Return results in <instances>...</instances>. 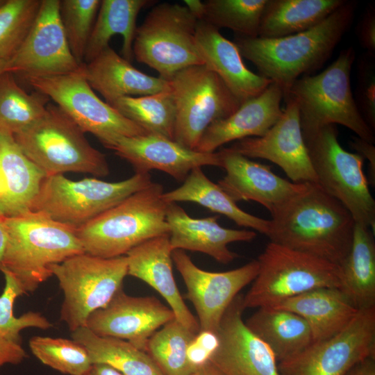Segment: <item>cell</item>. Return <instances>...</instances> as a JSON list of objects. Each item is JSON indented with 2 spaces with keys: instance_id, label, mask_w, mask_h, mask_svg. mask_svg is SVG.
Listing matches in <instances>:
<instances>
[{
  "instance_id": "1",
  "label": "cell",
  "mask_w": 375,
  "mask_h": 375,
  "mask_svg": "<svg viewBox=\"0 0 375 375\" xmlns=\"http://www.w3.org/2000/svg\"><path fill=\"white\" fill-rule=\"evenodd\" d=\"M270 242L339 266L351 246L356 222L350 212L315 183L271 213Z\"/></svg>"
},
{
  "instance_id": "2",
  "label": "cell",
  "mask_w": 375,
  "mask_h": 375,
  "mask_svg": "<svg viewBox=\"0 0 375 375\" xmlns=\"http://www.w3.org/2000/svg\"><path fill=\"white\" fill-rule=\"evenodd\" d=\"M356 2H345L323 22L301 33L274 38L236 37L240 54L283 94L301 76L320 68L350 28Z\"/></svg>"
},
{
  "instance_id": "3",
  "label": "cell",
  "mask_w": 375,
  "mask_h": 375,
  "mask_svg": "<svg viewBox=\"0 0 375 375\" xmlns=\"http://www.w3.org/2000/svg\"><path fill=\"white\" fill-rule=\"evenodd\" d=\"M8 238L0 271L10 274L25 294L52 276L50 268L85 253L76 228L30 211L6 218Z\"/></svg>"
},
{
  "instance_id": "4",
  "label": "cell",
  "mask_w": 375,
  "mask_h": 375,
  "mask_svg": "<svg viewBox=\"0 0 375 375\" xmlns=\"http://www.w3.org/2000/svg\"><path fill=\"white\" fill-rule=\"evenodd\" d=\"M163 193L162 185L152 182L76 228L84 252L116 258L147 240L169 233Z\"/></svg>"
},
{
  "instance_id": "5",
  "label": "cell",
  "mask_w": 375,
  "mask_h": 375,
  "mask_svg": "<svg viewBox=\"0 0 375 375\" xmlns=\"http://www.w3.org/2000/svg\"><path fill=\"white\" fill-rule=\"evenodd\" d=\"M352 47L342 50L324 71L297 79L284 94L297 103L302 133L340 124L357 137L374 143V130L361 114L353 96L351 72L355 60Z\"/></svg>"
},
{
  "instance_id": "6",
  "label": "cell",
  "mask_w": 375,
  "mask_h": 375,
  "mask_svg": "<svg viewBox=\"0 0 375 375\" xmlns=\"http://www.w3.org/2000/svg\"><path fill=\"white\" fill-rule=\"evenodd\" d=\"M13 138L47 176L67 172L106 176L110 173L106 156L94 148L85 133L51 102L39 119Z\"/></svg>"
},
{
  "instance_id": "7",
  "label": "cell",
  "mask_w": 375,
  "mask_h": 375,
  "mask_svg": "<svg viewBox=\"0 0 375 375\" xmlns=\"http://www.w3.org/2000/svg\"><path fill=\"white\" fill-rule=\"evenodd\" d=\"M258 272L243 296L244 309L273 307L319 288H342L340 266L269 242L259 255Z\"/></svg>"
},
{
  "instance_id": "8",
  "label": "cell",
  "mask_w": 375,
  "mask_h": 375,
  "mask_svg": "<svg viewBox=\"0 0 375 375\" xmlns=\"http://www.w3.org/2000/svg\"><path fill=\"white\" fill-rule=\"evenodd\" d=\"M303 135L317 184L350 212L356 223L374 233L375 201L363 171L364 159L341 146L336 125Z\"/></svg>"
},
{
  "instance_id": "9",
  "label": "cell",
  "mask_w": 375,
  "mask_h": 375,
  "mask_svg": "<svg viewBox=\"0 0 375 375\" xmlns=\"http://www.w3.org/2000/svg\"><path fill=\"white\" fill-rule=\"evenodd\" d=\"M152 183L149 173L117 182L95 178L72 181L57 174L43 181L31 211L78 228Z\"/></svg>"
},
{
  "instance_id": "10",
  "label": "cell",
  "mask_w": 375,
  "mask_h": 375,
  "mask_svg": "<svg viewBox=\"0 0 375 375\" xmlns=\"http://www.w3.org/2000/svg\"><path fill=\"white\" fill-rule=\"evenodd\" d=\"M198 21L185 6L157 4L136 28L133 58L166 81L184 68L203 65L195 43Z\"/></svg>"
},
{
  "instance_id": "11",
  "label": "cell",
  "mask_w": 375,
  "mask_h": 375,
  "mask_svg": "<svg viewBox=\"0 0 375 375\" xmlns=\"http://www.w3.org/2000/svg\"><path fill=\"white\" fill-rule=\"evenodd\" d=\"M64 295L60 320L71 332L85 326L89 316L106 307L128 275L126 256L103 258L85 253L50 268Z\"/></svg>"
},
{
  "instance_id": "12",
  "label": "cell",
  "mask_w": 375,
  "mask_h": 375,
  "mask_svg": "<svg viewBox=\"0 0 375 375\" xmlns=\"http://www.w3.org/2000/svg\"><path fill=\"white\" fill-rule=\"evenodd\" d=\"M176 106L174 140L196 150L207 128L242 104L223 81L204 65L184 68L168 81Z\"/></svg>"
},
{
  "instance_id": "13",
  "label": "cell",
  "mask_w": 375,
  "mask_h": 375,
  "mask_svg": "<svg viewBox=\"0 0 375 375\" xmlns=\"http://www.w3.org/2000/svg\"><path fill=\"white\" fill-rule=\"evenodd\" d=\"M26 81L35 91L52 100L85 133L94 135L107 149L118 138L148 133L102 101L83 71Z\"/></svg>"
},
{
  "instance_id": "14",
  "label": "cell",
  "mask_w": 375,
  "mask_h": 375,
  "mask_svg": "<svg viewBox=\"0 0 375 375\" xmlns=\"http://www.w3.org/2000/svg\"><path fill=\"white\" fill-rule=\"evenodd\" d=\"M369 358H375V308L360 310L342 331L312 342L277 367L279 375H345Z\"/></svg>"
},
{
  "instance_id": "15",
  "label": "cell",
  "mask_w": 375,
  "mask_h": 375,
  "mask_svg": "<svg viewBox=\"0 0 375 375\" xmlns=\"http://www.w3.org/2000/svg\"><path fill=\"white\" fill-rule=\"evenodd\" d=\"M60 0H41L23 42L6 62L5 72L28 79L83 71L69 49L59 12Z\"/></svg>"
},
{
  "instance_id": "16",
  "label": "cell",
  "mask_w": 375,
  "mask_h": 375,
  "mask_svg": "<svg viewBox=\"0 0 375 375\" xmlns=\"http://www.w3.org/2000/svg\"><path fill=\"white\" fill-rule=\"evenodd\" d=\"M172 256L186 286L185 297L196 310L199 331L216 333L228 306L256 277L258 260L229 271L212 272L198 267L183 250H173Z\"/></svg>"
},
{
  "instance_id": "17",
  "label": "cell",
  "mask_w": 375,
  "mask_h": 375,
  "mask_svg": "<svg viewBox=\"0 0 375 375\" xmlns=\"http://www.w3.org/2000/svg\"><path fill=\"white\" fill-rule=\"evenodd\" d=\"M283 99L285 107L281 116L264 135L235 141L228 148L247 158L265 159L276 164L293 183H317L304 141L297 105L290 97Z\"/></svg>"
},
{
  "instance_id": "18",
  "label": "cell",
  "mask_w": 375,
  "mask_h": 375,
  "mask_svg": "<svg viewBox=\"0 0 375 375\" xmlns=\"http://www.w3.org/2000/svg\"><path fill=\"white\" fill-rule=\"evenodd\" d=\"M175 319L172 309L154 297H133L119 290L108 305L93 312L85 327L99 336L126 340L146 351L150 338Z\"/></svg>"
},
{
  "instance_id": "19",
  "label": "cell",
  "mask_w": 375,
  "mask_h": 375,
  "mask_svg": "<svg viewBox=\"0 0 375 375\" xmlns=\"http://www.w3.org/2000/svg\"><path fill=\"white\" fill-rule=\"evenodd\" d=\"M242 298L238 294L226 310L216 332L219 344L208 362L223 375H279L273 352L242 319Z\"/></svg>"
},
{
  "instance_id": "20",
  "label": "cell",
  "mask_w": 375,
  "mask_h": 375,
  "mask_svg": "<svg viewBox=\"0 0 375 375\" xmlns=\"http://www.w3.org/2000/svg\"><path fill=\"white\" fill-rule=\"evenodd\" d=\"M108 149L128 162L135 173L146 174L156 169L180 182H183L196 167H221L218 152H200L174 140L151 133L118 138Z\"/></svg>"
},
{
  "instance_id": "21",
  "label": "cell",
  "mask_w": 375,
  "mask_h": 375,
  "mask_svg": "<svg viewBox=\"0 0 375 375\" xmlns=\"http://www.w3.org/2000/svg\"><path fill=\"white\" fill-rule=\"evenodd\" d=\"M218 153L226 174L217 184L236 203L253 201L271 214L306 186L307 183L283 178L270 166L253 161L229 148Z\"/></svg>"
},
{
  "instance_id": "22",
  "label": "cell",
  "mask_w": 375,
  "mask_h": 375,
  "mask_svg": "<svg viewBox=\"0 0 375 375\" xmlns=\"http://www.w3.org/2000/svg\"><path fill=\"white\" fill-rule=\"evenodd\" d=\"M219 215L191 217L177 203H167L166 220L170 247L173 250L199 251L222 264L238 257L228 245L235 242H250L256 237L253 231L226 228L220 226Z\"/></svg>"
},
{
  "instance_id": "23",
  "label": "cell",
  "mask_w": 375,
  "mask_h": 375,
  "mask_svg": "<svg viewBox=\"0 0 375 375\" xmlns=\"http://www.w3.org/2000/svg\"><path fill=\"white\" fill-rule=\"evenodd\" d=\"M172 253L169 233L147 240L125 255L128 275L156 290L167 301L175 319L197 334L200 330L199 322L184 302L175 282Z\"/></svg>"
},
{
  "instance_id": "24",
  "label": "cell",
  "mask_w": 375,
  "mask_h": 375,
  "mask_svg": "<svg viewBox=\"0 0 375 375\" xmlns=\"http://www.w3.org/2000/svg\"><path fill=\"white\" fill-rule=\"evenodd\" d=\"M283 97V90L272 83L260 94L243 102L233 114L210 125L196 151L213 153L230 142L264 135L281 116Z\"/></svg>"
},
{
  "instance_id": "25",
  "label": "cell",
  "mask_w": 375,
  "mask_h": 375,
  "mask_svg": "<svg viewBox=\"0 0 375 375\" xmlns=\"http://www.w3.org/2000/svg\"><path fill=\"white\" fill-rule=\"evenodd\" d=\"M195 43L203 64L223 81L241 103L258 96L272 83L249 69L234 42L203 20L198 21Z\"/></svg>"
},
{
  "instance_id": "26",
  "label": "cell",
  "mask_w": 375,
  "mask_h": 375,
  "mask_svg": "<svg viewBox=\"0 0 375 375\" xmlns=\"http://www.w3.org/2000/svg\"><path fill=\"white\" fill-rule=\"evenodd\" d=\"M47 174L22 151L10 133L0 132V215L31 211Z\"/></svg>"
},
{
  "instance_id": "27",
  "label": "cell",
  "mask_w": 375,
  "mask_h": 375,
  "mask_svg": "<svg viewBox=\"0 0 375 375\" xmlns=\"http://www.w3.org/2000/svg\"><path fill=\"white\" fill-rule=\"evenodd\" d=\"M83 74L109 105L121 97L149 95L170 88L168 81L140 72L110 46L84 64Z\"/></svg>"
},
{
  "instance_id": "28",
  "label": "cell",
  "mask_w": 375,
  "mask_h": 375,
  "mask_svg": "<svg viewBox=\"0 0 375 375\" xmlns=\"http://www.w3.org/2000/svg\"><path fill=\"white\" fill-rule=\"evenodd\" d=\"M303 317L311 331L312 342L332 337L355 317L358 310L338 288H319L286 299L273 307Z\"/></svg>"
},
{
  "instance_id": "29",
  "label": "cell",
  "mask_w": 375,
  "mask_h": 375,
  "mask_svg": "<svg viewBox=\"0 0 375 375\" xmlns=\"http://www.w3.org/2000/svg\"><path fill=\"white\" fill-rule=\"evenodd\" d=\"M244 323L270 348L277 363L297 355L312 343L306 321L290 311L258 308Z\"/></svg>"
},
{
  "instance_id": "30",
  "label": "cell",
  "mask_w": 375,
  "mask_h": 375,
  "mask_svg": "<svg viewBox=\"0 0 375 375\" xmlns=\"http://www.w3.org/2000/svg\"><path fill=\"white\" fill-rule=\"evenodd\" d=\"M149 0H101L84 56V64L92 61L109 46L111 38H123L122 57L130 62L133 58V44L140 10L151 4Z\"/></svg>"
},
{
  "instance_id": "31",
  "label": "cell",
  "mask_w": 375,
  "mask_h": 375,
  "mask_svg": "<svg viewBox=\"0 0 375 375\" xmlns=\"http://www.w3.org/2000/svg\"><path fill=\"white\" fill-rule=\"evenodd\" d=\"M162 198L167 203H196L227 217L240 226L252 228L265 235L269 231V220L249 214L239 208L218 184L207 177L201 167L193 169L180 187L164 192Z\"/></svg>"
},
{
  "instance_id": "32",
  "label": "cell",
  "mask_w": 375,
  "mask_h": 375,
  "mask_svg": "<svg viewBox=\"0 0 375 375\" xmlns=\"http://www.w3.org/2000/svg\"><path fill=\"white\" fill-rule=\"evenodd\" d=\"M344 0H268L258 37L274 38L307 31L327 18Z\"/></svg>"
},
{
  "instance_id": "33",
  "label": "cell",
  "mask_w": 375,
  "mask_h": 375,
  "mask_svg": "<svg viewBox=\"0 0 375 375\" xmlns=\"http://www.w3.org/2000/svg\"><path fill=\"white\" fill-rule=\"evenodd\" d=\"M374 233L356 223L350 251L341 265L342 290L358 310L375 308Z\"/></svg>"
},
{
  "instance_id": "34",
  "label": "cell",
  "mask_w": 375,
  "mask_h": 375,
  "mask_svg": "<svg viewBox=\"0 0 375 375\" xmlns=\"http://www.w3.org/2000/svg\"><path fill=\"white\" fill-rule=\"evenodd\" d=\"M71 333L87 349L92 364L108 365L124 375H162L146 351L126 340L99 336L85 326Z\"/></svg>"
},
{
  "instance_id": "35",
  "label": "cell",
  "mask_w": 375,
  "mask_h": 375,
  "mask_svg": "<svg viewBox=\"0 0 375 375\" xmlns=\"http://www.w3.org/2000/svg\"><path fill=\"white\" fill-rule=\"evenodd\" d=\"M110 105L148 133L174 140L176 106L170 88L149 95L121 97Z\"/></svg>"
},
{
  "instance_id": "36",
  "label": "cell",
  "mask_w": 375,
  "mask_h": 375,
  "mask_svg": "<svg viewBox=\"0 0 375 375\" xmlns=\"http://www.w3.org/2000/svg\"><path fill=\"white\" fill-rule=\"evenodd\" d=\"M49 102L41 92H26L13 74L4 71L0 75V132L13 135L25 129L44 114Z\"/></svg>"
},
{
  "instance_id": "37",
  "label": "cell",
  "mask_w": 375,
  "mask_h": 375,
  "mask_svg": "<svg viewBox=\"0 0 375 375\" xmlns=\"http://www.w3.org/2000/svg\"><path fill=\"white\" fill-rule=\"evenodd\" d=\"M195 335L174 319L150 338L146 352L162 375H191L187 349Z\"/></svg>"
},
{
  "instance_id": "38",
  "label": "cell",
  "mask_w": 375,
  "mask_h": 375,
  "mask_svg": "<svg viewBox=\"0 0 375 375\" xmlns=\"http://www.w3.org/2000/svg\"><path fill=\"white\" fill-rule=\"evenodd\" d=\"M268 0H208L202 20L217 29L229 28L238 36L258 37L261 17Z\"/></svg>"
},
{
  "instance_id": "39",
  "label": "cell",
  "mask_w": 375,
  "mask_h": 375,
  "mask_svg": "<svg viewBox=\"0 0 375 375\" xmlns=\"http://www.w3.org/2000/svg\"><path fill=\"white\" fill-rule=\"evenodd\" d=\"M28 346L42 363L64 374L85 375L92 365L87 349L73 339L36 335Z\"/></svg>"
},
{
  "instance_id": "40",
  "label": "cell",
  "mask_w": 375,
  "mask_h": 375,
  "mask_svg": "<svg viewBox=\"0 0 375 375\" xmlns=\"http://www.w3.org/2000/svg\"><path fill=\"white\" fill-rule=\"evenodd\" d=\"M101 0H60L62 26L76 61L84 64L87 44L94 24Z\"/></svg>"
},
{
  "instance_id": "41",
  "label": "cell",
  "mask_w": 375,
  "mask_h": 375,
  "mask_svg": "<svg viewBox=\"0 0 375 375\" xmlns=\"http://www.w3.org/2000/svg\"><path fill=\"white\" fill-rule=\"evenodd\" d=\"M41 0H4L0 5V58L17 50L38 13Z\"/></svg>"
},
{
  "instance_id": "42",
  "label": "cell",
  "mask_w": 375,
  "mask_h": 375,
  "mask_svg": "<svg viewBox=\"0 0 375 375\" xmlns=\"http://www.w3.org/2000/svg\"><path fill=\"white\" fill-rule=\"evenodd\" d=\"M5 286L0 295V337L22 344L21 331L28 328L47 330L53 326L50 321L40 312L28 311L20 317L14 315L16 299L25 294L16 279L9 273L2 272Z\"/></svg>"
},
{
  "instance_id": "43",
  "label": "cell",
  "mask_w": 375,
  "mask_h": 375,
  "mask_svg": "<svg viewBox=\"0 0 375 375\" xmlns=\"http://www.w3.org/2000/svg\"><path fill=\"white\" fill-rule=\"evenodd\" d=\"M368 61L360 67L359 93L360 103L363 117L374 130L375 126V78L374 63ZM361 109L360 110H361Z\"/></svg>"
},
{
  "instance_id": "44",
  "label": "cell",
  "mask_w": 375,
  "mask_h": 375,
  "mask_svg": "<svg viewBox=\"0 0 375 375\" xmlns=\"http://www.w3.org/2000/svg\"><path fill=\"white\" fill-rule=\"evenodd\" d=\"M28 357L22 344L0 337V368L6 365H18Z\"/></svg>"
},
{
  "instance_id": "45",
  "label": "cell",
  "mask_w": 375,
  "mask_h": 375,
  "mask_svg": "<svg viewBox=\"0 0 375 375\" xmlns=\"http://www.w3.org/2000/svg\"><path fill=\"white\" fill-rule=\"evenodd\" d=\"M350 146L356 153L363 159H367L369 164V183L374 185L375 183V147L372 142L366 141L358 137H354L350 141Z\"/></svg>"
},
{
  "instance_id": "46",
  "label": "cell",
  "mask_w": 375,
  "mask_h": 375,
  "mask_svg": "<svg viewBox=\"0 0 375 375\" xmlns=\"http://www.w3.org/2000/svg\"><path fill=\"white\" fill-rule=\"evenodd\" d=\"M359 38L362 45L371 53L375 51V13L372 9L363 17L360 28Z\"/></svg>"
},
{
  "instance_id": "47",
  "label": "cell",
  "mask_w": 375,
  "mask_h": 375,
  "mask_svg": "<svg viewBox=\"0 0 375 375\" xmlns=\"http://www.w3.org/2000/svg\"><path fill=\"white\" fill-rule=\"evenodd\" d=\"M345 375H375V358H369L358 362Z\"/></svg>"
},
{
  "instance_id": "48",
  "label": "cell",
  "mask_w": 375,
  "mask_h": 375,
  "mask_svg": "<svg viewBox=\"0 0 375 375\" xmlns=\"http://www.w3.org/2000/svg\"><path fill=\"white\" fill-rule=\"evenodd\" d=\"M85 375H124L112 367L103 363H94Z\"/></svg>"
},
{
  "instance_id": "49",
  "label": "cell",
  "mask_w": 375,
  "mask_h": 375,
  "mask_svg": "<svg viewBox=\"0 0 375 375\" xmlns=\"http://www.w3.org/2000/svg\"><path fill=\"white\" fill-rule=\"evenodd\" d=\"M183 2L198 20L203 19L205 11L204 1L200 0H185Z\"/></svg>"
},
{
  "instance_id": "50",
  "label": "cell",
  "mask_w": 375,
  "mask_h": 375,
  "mask_svg": "<svg viewBox=\"0 0 375 375\" xmlns=\"http://www.w3.org/2000/svg\"><path fill=\"white\" fill-rule=\"evenodd\" d=\"M6 218L0 215V260L3 256L8 238Z\"/></svg>"
},
{
  "instance_id": "51",
  "label": "cell",
  "mask_w": 375,
  "mask_h": 375,
  "mask_svg": "<svg viewBox=\"0 0 375 375\" xmlns=\"http://www.w3.org/2000/svg\"><path fill=\"white\" fill-rule=\"evenodd\" d=\"M191 375H223L215 366L210 362L198 369Z\"/></svg>"
},
{
  "instance_id": "52",
  "label": "cell",
  "mask_w": 375,
  "mask_h": 375,
  "mask_svg": "<svg viewBox=\"0 0 375 375\" xmlns=\"http://www.w3.org/2000/svg\"><path fill=\"white\" fill-rule=\"evenodd\" d=\"M6 60L0 58V75L5 71Z\"/></svg>"
},
{
  "instance_id": "53",
  "label": "cell",
  "mask_w": 375,
  "mask_h": 375,
  "mask_svg": "<svg viewBox=\"0 0 375 375\" xmlns=\"http://www.w3.org/2000/svg\"><path fill=\"white\" fill-rule=\"evenodd\" d=\"M3 1H4V0H0V5H1V3H3Z\"/></svg>"
}]
</instances>
